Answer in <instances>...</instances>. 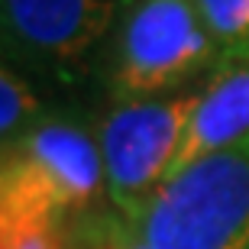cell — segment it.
Wrapping results in <instances>:
<instances>
[{
	"label": "cell",
	"instance_id": "cell-8",
	"mask_svg": "<svg viewBox=\"0 0 249 249\" xmlns=\"http://www.w3.org/2000/svg\"><path fill=\"white\" fill-rule=\"evenodd\" d=\"M227 62H249V0H194Z\"/></svg>",
	"mask_w": 249,
	"mask_h": 249
},
{
	"label": "cell",
	"instance_id": "cell-5",
	"mask_svg": "<svg viewBox=\"0 0 249 249\" xmlns=\"http://www.w3.org/2000/svg\"><path fill=\"white\" fill-rule=\"evenodd\" d=\"M197 94L201 88L175 97L107 104L97 113L107 204L113 213L136 223L152 194L165 185L197 107Z\"/></svg>",
	"mask_w": 249,
	"mask_h": 249
},
{
	"label": "cell",
	"instance_id": "cell-9",
	"mask_svg": "<svg viewBox=\"0 0 249 249\" xmlns=\"http://www.w3.org/2000/svg\"><path fill=\"white\" fill-rule=\"evenodd\" d=\"M74 233H78V246L81 249H152L142 240V233L126 217L113 213L110 207L81 220L74 227Z\"/></svg>",
	"mask_w": 249,
	"mask_h": 249
},
{
	"label": "cell",
	"instance_id": "cell-7",
	"mask_svg": "<svg viewBox=\"0 0 249 249\" xmlns=\"http://www.w3.org/2000/svg\"><path fill=\"white\" fill-rule=\"evenodd\" d=\"M52 97H42L29 74L3 62L0 68V152H10L29 129L39 123Z\"/></svg>",
	"mask_w": 249,
	"mask_h": 249
},
{
	"label": "cell",
	"instance_id": "cell-2",
	"mask_svg": "<svg viewBox=\"0 0 249 249\" xmlns=\"http://www.w3.org/2000/svg\"><path fill=\"white\" fill-rule=\"evenodd\" d=\"M223 65L194 0H120L97 65L104 104L197 91Z\"/></svg>",
	"mask_w": 249,
	"mask_h": 249
},
{
	"label": "cell",
	"instance_id": "cell-3",
	"mask_svg": "<svg viewBox=\"0 0 249 249\" xmlns=\"http://www.w3.org/2000/svg\"><path fill=\"white\" fill-rule=\"evenodd\" d=\"M133 227L152 249H249V136L172 175Z\"/></svg>",
	"mask_w": 249,
	"mask_h": 249
},
{
	"label": "cell",
	"instance_id": "cell-6",
	"mask_svg": "<svg viewBox=\"0 0 249 249\" xmlns=\"http://www.w3.org/2000/svg\"><path fill=\"white\" fill-rule=\"evenodd\" d=\"M243 136H249V62H227L201 84L197 107L168 178Z\"/></svg>",
	"mask_w": 249,
	"mask_h": 249
},
{
	"label": "cell",
	"instance_id": "cell-1",
	"mask_svg": "<svg viewBox=\"0 0 249 249\" xmlns=\"http://www.w3.org/2000/svg\"><path fill=\"white\" fill-rule=\"evenodd\" d=\"M97 120L78 101L52 97L36 126L0 152V246L33 230H74L110 207Z\"/></svg>",
	"mask_w": 249,
	"mask_h": 249
},
{
	"label": "cell",
	"instance_id": "cell-4",
	"mask_svg": "<svg viewBox=\"0 0 249 249\" xmlns=\"http://www.w3.org/2000/svg\"><path fill=\"white\" fill-rule=\"evenodd\" d=\"M117 7L120 0H0L3 62L42 91H78L97 81Z\"/></svg>",
	"mask_w": 249,
	"mask_h": 249
},
{
	"label": "cell",
	"instance_id": "cell-10",
	"mask_svg": "<svg viewBox=\"0 0 249 249\" xmlns=\"http://www.w3.org/2000/svg\"><path fill=\"white\" fill-rule=\"evenodd\" d=\"M65 233L68 230H33V233H23L13 243H3V249H71ZM74 249H81V246H74Z\"/></svg>",
	"mask_w": 249,
	"mask_h": 249
}]
</instances>
